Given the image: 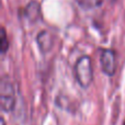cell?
<instances>
[{"label":"cell","mask_w":125,"mask_h":125,"mask_svg":"<svg viewBox=\"0 0 125 125\" xmlns=\"http://www.w3.org/2000/svg\"><path fill=\"white\" fill-rule=\"evenodd\" d=\"M9 48V41L7 37L6 29L1 28V33H0V51L2 54H6V52Z\"/></svg>","instance_id":"cell-5"},{"label":"cell","mask_w":125,"mask_h":125,"mask_svg":"<svg viewBox=\"0 0 125 125\" xmlns=\"http://www.w3.org/2000/svg\"><path fill=\"white\" fill-rule=\"evenodd\" d=\"M100 66L104 75L112 77L116 70L115 53L113 50H103L100 55Z\"/></svg>","instance_id":"cell-3"},{"label":"cell","mask_w":125,"mask_h":125,"mask_svg":"<svg viewBox=\"0 0 125 125\" xmlns=\"http://www.w3.org/2000/svg\"><path fill=\"white\" fill-rule=\"evenodd\" d=\"M75 76L82 89H88L93 80V70L91 58L87 55L81 56L75 65Z\"/></svg>","instance_id":"cell-1"},{"label":"cell","mask_w":125,"mask_h":125,"mask_svg":"<svg viewBox=\"0 0 125 125\" xmlns=\"http://www.w3.org/2000/svg\"><path fill=\"white\" fill-rule=\"evenodd\" d=\"M123 125H125V121H124V123H123Z\"/></svg>","instance_id":"cell-7"},{"label":"cell","mask_w":125,"mask_h":125,"mask_svg":"<svg viewBox=\"0 0 125 125\" xmlns=\"http://www.w3.org/2000/svg\"><path fill=\"white\" fill-rule=\"evenodd\" d=\"M111 1H113V0H111Z\"/></svg>","instance_id":"cell-8"},{"label":"cell","mask_w":125,"mask_h":125,"mask_svg":"<svg viewBox=\"0 0 125 125\" xmlns=\"http://www.w3.org/2000/svg\"><path fill=\"white\" fill-rule=\"evenodd\" d=\"M1 125H6V123H4V119H3V117H1Z\"/></svg>","instance_id":"cell-6"},{"label":"cell","mask_w":125,"mask_h":125,"mask_svg":"<svg viewBox=\"0 0 125 125\" xmlns=\"http://www.w3.org/2000/svg\"><path fill=\"white\" fill-rule=\"evenodd\" d=\"M0 106L3 112H12L15 106V91L12 82L2 78L0 82Z\"/></svg>","instance_id":"cell-2"},{"label":"cell","mask_w":125,"mask_h":125,"mask_svg":"<svg viewBox=\"0 0 125 125\" xmlns=\"http://www.w3.org/2000/svg\"><path fill=\"white\" fill-rule=\"evenodd\" d=\"M36 43L39 45L41 52L48 53L53 47V37L50 32L47 31H42L36 36Z\"/></svg>","instance_id":"cell-4"}]
</instances>
